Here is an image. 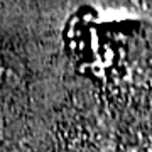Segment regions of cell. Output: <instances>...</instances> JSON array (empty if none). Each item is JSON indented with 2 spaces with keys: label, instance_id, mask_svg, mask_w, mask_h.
Wrapping results in <instances>:
<instances>
[{
  "label": "cell",
  "instance_id": "6da1fadb",
  "mask_svg": "<svg viewBox=\"0 0 152 152\" xmlns=\"http://www.w3.org/2000/svg\"><path fill=\"white\" fill-rule=\"evenodd\" d=\"M22 64L14 54L0 51V93L9 91L20 81Z\"/></svg>",
  "mask_w": 152,
  "mask_h": 152
}]
</instances>
